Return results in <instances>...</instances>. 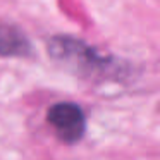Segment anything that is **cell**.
<instances>
[{
    "instance_id": "cell-1",
    "label": "cell",
    "mask_w": 160,
    "mask_h": 160,
    "mask_svg": "<svg viewBox=\"0 0 160 160\" xmlns=\"http://www.w3.org/2000/svg\"><path fill=\"white\" fill-rule=\"evenodd\" d=\"M48 53L57 64L79 76H100L112 74L115 62L112 59L102 57L97 50L88 47L79 40L69 36H53L48 40Z\"/></svg>"
},
{
    "instance_id": "cell-2",
    "label": "cell",
    "mask_w": 160,
    "mask_h": 160,
    "mask_svg": "<svg viewBox=\"0 0 160 160\" xmlns=\"http://www.w3.org/2000/svg\"><path fill=\"white\" fill-rule=\"evenodd\" d=\"M47 119L57 131L59 138L66 143H76L84 134V114L76 103H55L48 108Z\"/></svg>"
},
{
    "instance_id": "cell-3",
    "label": "cell",
    "mask_w": 160,
    "mask_h": 160,
    "mask_svg": "<svg viewBox=\"0 0 160 160\" xmlns=\"http://www.w3.org/2000/svg\"><path fill=\"white\" fill-rule=\"evenodd\" d=\"M33 52L31 42L19 28L0 22V55L2 57H28Z\"/></svg>"
}]
</instances>
